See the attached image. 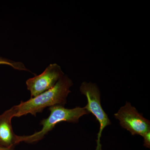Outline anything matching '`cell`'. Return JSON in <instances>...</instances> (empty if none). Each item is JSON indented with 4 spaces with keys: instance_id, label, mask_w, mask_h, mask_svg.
<instances>
[{
    "instance_id": "obj_1",
    "label": "cell",
    "mask_w": 150,
    "mask_h": 150,
    "mask_svg": "<svg viewBox=\"0 0 150 150\" xmlns=\"http://www.w3.org/2000/svg\"><path fill=\"white\" fill-rule=\"evenodd\" d=\"M73 85L71 79L65 74L53 88L14 105L16 110L15 117H21L28 114L35 116L46 108L56 105L64 106L67 97L71 92L70 89Z\"/></svg>"
},
{
    "instance_id": "obj_2",
    "label": "cell",
    "mask_w": 150,
    "mask_h": 150,
    "mask_svg": "<svg viewBox=\"0 0 150 150\" xmlns=\"http://www.w3.org/2000/svg\"><path fill=\"white\" fill-rule=\"evenodd\" d=\"M48 109L50 111L49 116L40 121V124L42 126L41 130L29 136H18L17 144L23 142L32 144L39 142L58 123L62 122L77 123L80 118L90 113L84 107L69 109L62 105H56Z\"/></svg>"
},
{
    "instance_id": "obj_3",
    "label": "cell",
    "mask_w": 150,
    "mask_h": 150,
    "mask_svg": "<svg viewBox=\"0 0 150 150\" xmlns=\"http://www.w3.org/2000/svg\"><path fill=\"white\" fill-rule=\"evenodd\" d=\"M80 91L87 99V104L84 106L85 108L94 115L99 123L100 129L97 140L99 150L102 131L105 127L111 125V122L101 105L100 91L96 84L83 82L80 87Z\"/></svg>"
},
{
    "instance_id": "obj_4",
    "label": "cell",
    "mask_w": 150,
    "mask_h": 150,
    "mask_svg": "<svg viewBox=\"0 0 150 150\" xmlns=\"http://www.w3.org/2000/svg\"><path fill=\"white\" fill-rule=\"evenodd\" d=\"M114 116L119 121L121 127L129 131L132 136L139 135L143 137L150 131L149 120L145 118L130 103L126 102Z\"/></svg>"
},
{
    "instance_id": "obj_5",
    "label": "cell",
    "mask_w": 150,
    "mask_h": 150,
    "mask_svg": "<svg viewBox=\"0 0 150 150\" xmlns=\"http://www.w3.org/2000/svg\"><path fill=\"white\" fill-rule=\"evenodd\" d=\"M64 75L59 65L53 64L49 65L40 75L28 79L26 84L28 90L30 92L31 98L53 88Z\"/></svg>"
},
{
    "instance_id": "obj_6",
    "label": "cell",
    "mask_w": 150,
    "mask_h": 150,
    "mask_svg": "<svg viewBox=\"0 0 150 150\" xmlns=\"http://www.w3.org/2000/svg\"><path fill=\"white\" fill-rule=\"evenodd\" d=\"M16 113L14 105L0 115V147H14L17 145V135L13 132L11 124Z\"/></svg>"
},
{
    "instance_id": "obj_7",
    "label": "cell",
    "mask_w": 150,
    "mask_h": 150,
    "mask_svg": "<svg viewBox=\"0 0 150 150\" xmlns=\"http://www.w3.org/2000/svg\"><path fill=\"white\" fill-rule=\"evenodd\" d=\"M0 65H8L12 67L14 69L18 71H25L33 74L30 71V70H28L25 67L22 62H14L6 58H3L1 56H0Z\"/></svg>"
},
{
    "instance_id": "obj_8",
    "label": "cell",
    "mask_w": 150,
    "mask_h": 150,
    "mask_svg": "<svg viewBox=\"0 0 150 150\" xmlns=\"http://www.w3.org/2000/svg\"><path fill=\"white\" fill-rule=\"evenodd\" d=\"M144 139V146L145 147L150 148V131L145 134L143 136Z\"/></svg>"
},
{
    "instance_id": "obj_9",
    "label": "cell",
    "mask_w": 150,
    "mask_h": 150,
    "mask_svg": "<svg viewBox=\"0 0 150 150\" xmlns=\"http://www.w3.org/2000/svg\"><path fill=\"white\" fill-rule=\"evenodd\" d=\"M0 150H15L14 147L6 148L0 147Z\"/></svg>"
}]
</instances>
